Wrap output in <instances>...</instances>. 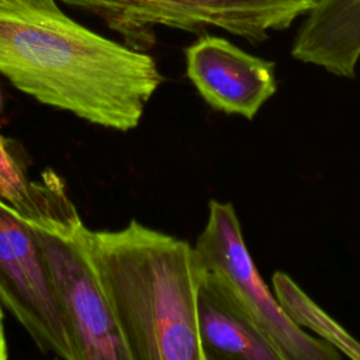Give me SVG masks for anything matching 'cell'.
Masks as SVG:
<instances>
[{
	"label": "cell",
	"mask_w": 360,
	"mask_h": 360,
	"mask_svg": "<svg viewBox=\"0 0 360 360\" xmlns=\"http://www.w3.org/2000/svg\"><path fill=\"white\" fill-rule=\"evenodd\" d=\"M0 73L41 104L121 132L139 125L165 80L146 51L31 0H0Z\"/></svg>",
	"instance_id": "1"
},
{
	"label": "cell",
	"mask_w": 360,
	"mask_h": 360,
	"mask_svg": "<svg viewBox=\"0 0 360 360\" xmlns=\"http://www.w3.org/2000/svg\"><path fill=\"white\" fill-rule=\"evenodd\" d=\"M80 239L129 360H205L194 246L136 219L115 231L83 224Z\"/></svg>",
	"instance_id": "2"
},
{
	"label": "cell",
	"mask_w": 360,
	"mask_h": 360,
	"mask_svg": "<svg viewBox=\"0 0 360 360\" xmlns=\"http://www.w3.org/2000/svg\"><path fill=\"white\" fill-rule=\"evenodd\" d=\"M201 290L259 333L280 360H336L342 354L311 338L283 311L246 246L232 202L211 200L208 219L194 245Z\"/></svg>",
	"instance_id": "3"
},
{
	"label": "cell",
	"mask_w": 360,
	"mask_h": 360,
	"mask_svg": "<svg viewBox=\"0 0 360 360\" xmlns=\"http://www.w3.org/2000/svg\"><path fill=\"white\" fill-rule=\"evenodd\" d=\"M97 15L138 51L155 45L156 27L202 32L215 27L259 44L288 28L316 0H59Z\"/></svg>",
	"instance_id": "4"
},
{
	"label": "cell",
	"mask_w": 360,
	"mask_h": 360,
	"mask_svg": "<svg viewBox=\"0 0 360 360\" xmlns=\"http://www.w3.org/2000/svg\"><path fill=\"white\" fill-rule=\"evenodd\" d=\"M0 305L42 353L80 360L69 319L55 291L31 224L0 200Z\"/></svg>",
	"instance_id": "5"
},
{
	"label": "cell",
	"mask_w": 360,
	"mask_h": 360,
	"mask_svg": "<svg viewBox=\"0 0 360 360\" xmlns=\"http://www.w3.org/2000/svg\"><path fill=\"white\" fill-rule=\"evenodd\" d=\"M28 222L75 333L80 360H129L110 304L82 243L80 215L69 221Z\"/></svg>",
	"instance_id": "6"
},
{
	"label": "cell",
	"mask_w": 360,
	"mask_h": 360,
	"mask_svg": "<svg viewBox=\"0 0 360 360\" xmlns=\"http://www.w3.org/2000/svg\"><path fill=\"white\" fill-rule=\"evenodd\" d=\"M186 75L217 111L253 120L277 91L276 63L231 41L204 34L184 49Z\"/></svg>",
	"instance_id": "7"
},
{
	"label": "cell",
	"mask_w": 360,
	"mask_h": 360,
	"mask_svg": "<svg viewBox=\"0 0 360 360\" xmlns=\"http://www.w3.org/2000/svg\"><path fill=\"white\" fill-rule=\"evenodd\" d=\"M294 59L354 79L360 60V0H316L292 46Z\"/></svg>",
	"instance_id": "8"
},
{
	"label": "cell",
	"mask_w": 360,
	"mask_h": 360,
	"mask_svg": "<svg viewBox=\"0 0 360 360\" xmlns=\"http://www.w3.org/2000/svg\"><path fill=\"white\" fill-rule=\"evenodd\" d=\"M0 200L34 222L66 221L79 214L66 193L63 180L55 172L45 170L39 180L31 181L11 152L8 141L1 135Z\"/></svg>",
	"instance_id": "9"
},
{
	"label": "cell",
	"mask_w": 360,
	"mask_h": 360,
	"mask_svg": "<svg viewBox=\"0 0 360 360\" xmlns=\"http://www.w3.org/2000/svg\"><path fill=\"white\" fill-rule=\"evenodd\" d=\"M198 326L205 360H280L259 333L202 290L198 300Z\"/></svg>",
	"instance_id": "10"
},
{
	"label": "cell",
	"mask_w": 360,
	"mask_h": 360,
	"mask_svg": "<svg viewBox=\"0 0 360 360\" xmlns=\"http://www.w3.org/2000/svg\"><path fill=\"white\" fill-rule=\"evenodd\" d=\"M271 285L280 307L297 326L311 329L340 354L360 360V342L323 311L287 273L274 271Z\"/></svg>",
	"instance_id": "11"
},
{
	"label": "cell",
	"mask_w": 360,
	"mask_h": 360,
	"mask_svg": "<svg viewBox=\"0 0 360 360\" xmlns=\"http://www.w3.org/2000/svg\"><path fill=\"white\" fill-rule=\"evenodd\" d=\"M8 357V347L4 333V323H3V311L0 305V360H6Z\"/></svg>",
	"instance_id": "12"
},
{
	"label": "cell",
	"mask_w": 360,
	"mask_h": 360,
	"mask_svg": "<svg viewBox=\"0 0 360 360\" xmlns=\"http://www.w3.org/2000/svg\"><path fill=\"white\" fill-rule=\"evenodd\" d=\"M31 1H37V3H42V4H51V3H55V0H31Z\"/></svg>",
	"instance_id": "13"
}]
</instances>
